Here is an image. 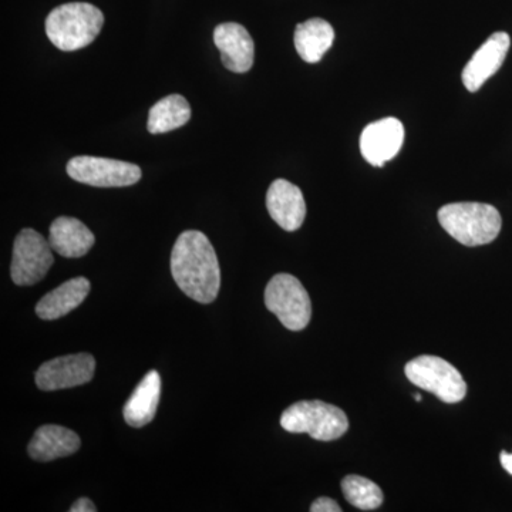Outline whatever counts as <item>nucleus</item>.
I'll return each mask as SVG.
<instances>
[{
    "instance_id": "nucleus-24",
    "label": "nucleus",
    "mask_w": 512,
    "mask_h": 512,
    "mask_svg": "<svg viewBox=\"0 0 512 512\" xmlns=\"http://www.w3.org/2000/svg\"><path fill=\"white\" fill-rule=\"evenodd\" d=\"M414 399H416L417 402H420V400H421L420 394H416V396H414Z\"/></svg>"
},
{
    "instance_id": "nucleus-15",
    "label": "nucleus",
    "mask_w": 512,
    "mask_h": 512,
    "mask_svg": "<svg viewBox=\"0 0 512 512\" xmlns=\"http://www.w3.org/2000/svg\"><path fill=\"white\" fill-rule=\"evenodd\" d=\"M49 242L64 258H82L93 248L96 238L82 221L59 217L50 225Z\"/></svg>"
},
{
    "instance_id": "nucleus-12",
    "label": "nucleus",
    "mask_w": 512,
    "mask_h": 512,
    "mask_svg": "<svg viewBox=\"0 0 512 512\" xmlns=\"http://www.w3.org/2000/svg\"><path fill=\"white\" fill-rule=\"evenodd\" d=\"M214 43L221 52L222 64L229 72L247 73L254 66V40L239 23L218 25L214 30Z\"/></svg>"
},
{
    "instance_id": "nucleus-8",
    "label": "nucleus",
    "mask_w": 512,
    "mask_h": 512,
    "mask_svg": "<svg viewBox=\"0 0 512 512\" xmlns=\"http://www.w3.org/2000/svg\"><path fill=\"white\" fill-rule=\"evenodd\" d=\"M67 174L77 183L99 188L130 187L141 180V168L113 158L79 156L67 163Z\"/></svg>"
},
{
    "instance_id": "nucleus-2",
    "label": "nucleus",
    "mask_w": 512,
    "mask_h": 512,
    "mask_svg": "<svg viewBox=\"0 0 512 512\" xmlns=\"http://www.w3.org/2000/svg\"><path fill=\"white\" fill-rule=\"evenodd\" d=\"M103 25V12L92 3H64L47 16L46 35L57 49L74 52L92 45Z\"/></svg>"
},
{
    "instance_id": "nucleus-19",
    "label": "nucleus",
    "mask_w": 512,
    "mask_h": 512,
    "mask_svg": "<svg viewBox=\"0 0 512 512\" xmlns=\"http://www.w3.org/2000/svg\"><path fill=\"white\" fill-rule=\"evenodd\" d=\"M191 119V107L181 94H170L157 101L148 113L147 128L151 134H164L185 126Z\"/></svg>"
},
{
    "instance_id": "nucleus-6",
    "label": "nucleus",
    "mask_w": 512,
    "mask_h": 512,
    "mask_svg": "<svg viewBox=\"0 0 512 512\" xmlns=\"http://www.w3.org/2000/svg\"><path fill=\"white\" fill-rule=\"evenodd\" d=\"M265 305L286 329L293 332L305 329L311 322V298L295 276L275 275L266 285Z\"/></svg>"
},
{
    "instance_id": "nucleus-21",
    "label": "nucleus",
    "mask_w": 512,
    "mask_h": 512,
    "mask_svg": "<svg viewBox=\"0 0 512 512\" xmlns=\"http://www.w3.org/2000/svg\"><path fill=\"white\" fill-rule=\"evenodd\" d=\"M312 512H340L342 508L329 497H320L311 505Z\"/></svg>"
},
{
    "instance_id": "nucleus-9",
    "label": "nucleus",
    "mask_w": 512,
    "mask_h": 512,
    "mask_svg": "<svg viewBox=\"0 0 512 512\" xmlns=\"http://www.w3.org/2000/svg\"><path fill=\"white\" fill-rule=\"evenodd\" d=\"M96 359L90 353L56 357L43 363L36 372V386L43 392L70 389L92 382Z\"/></svg>"
},
{
    "instance_id": "nucleus-4",
    "label": "nucleus",
    "mask_w": 512,
    "mask_h": 512,
    "mask_svg": "<svg viewBox=\"0 0 512 512\" xmlns=\"http://www.w3.org/2000/svg\"><path fill=\"white\" fill-rule=\"evenodd\" d=\"M281 426L289 433H306L315 440L333 441L349 430V420L346 413L333 404L303 400L282 413Z\"/></svg>"
},
{
    "instance_id": "nucleus-22",
    "label": "nucleus",
    "mask_w": 512,
    "mask_h": 512,
    "mask_svg": "<svg viewBox=\"0 0 512 512\" xmlns=\"http://www.w3.org/2000/svg\"><path fill=\"white\" fill-rule=\"evenodd\" d=\"M97 507L93 504V501H90L89 498L83 497L79 498V500L76 501L70 507V512H96Z\"/></svg>"
},
{
    "instance_id": "nucleus-10",
    "label": "nucleus",
    "mask_w": 512,
    "mask_h": 512,
    "mask_svg": "<svg viewBox=\"0 0 512 512\" xmlns=\"http://www.w3.org/2000/svg\"><path fill=\"white\" fill-rule=\"evenodd\" d=\"M403 143L402 121L387 117L366 126L360 136V151L367 163L383 167L384 163L393 160L399 154Z\"/></svg>"
},
{
    "instance_id": "nucleus-20",
    "label": "nucleus",
    "mask_w": 512,
    "mask_h": 512,
    "mask_svg": "<svg viewBox=\"0 0 512 512\" xmlns=\"http://www.w3.org/2000/svg\"><path fill=\"white\" fill-rule=\"evenodd\" d=\"M342 491L353 507L362 511L377 510L383 504V491L379 485L365 477L348 476L343 478Z\"/></svg>"
},
{
    "instance_id": "nucleus-14",
    "label": "nucleus",
    "mask_w": 512,
    "mask_h": 512,
    "mask_svg": "<svg viewBox=\"0 0 512 512\" xmlns=\"http://www.w3.org/2000/svg\"><path fill=\"white\" fill-rule=\"evenodd\" d=\"M79 434L56 424H45L36 430L30 441L29 456L36 461H53L57 458L72 456L80 448Z\"/></svg>"
},
{
    "instance_id": "nucleus-18",
    "label": "nucleus",
    "mask_w": 512,
    "mask_h": 512,
    "mask_svg": "<svg viewBox=\"0 0 512 512\" xmlns=\"http://www.w3.org/2000/svg\"><path fill=\"white\" fill-rule=\"evenodd\" d=\"M335 40V30L326 20L315 18L296 26V52L306 63H318L328 53Z\"/></svg>"
},
{
    "instance_id": "nucleus-17",
    "label": "nucleus",
    "mask_w": 512,
    "mask_h": 512,
    "mask_svg": "<svg viewBox=\"0 0 512 512\" xmlns=\"http://www.w3.org/2000/svg\"><path fill=\"white\" fill-rule=\"evenodd\" d=\"M89 279L79 276L64 282L59 288L53 289L40 299L36 305V313L40 319L56 320L82 305L90 292Z\"/></svg>"
},
{
    "instance_id": "nucleus-16",
    "label": "nucleus",
    "mask_w": 512,
    "mask_h": 512,
    "mask_svg": "<svg viewBox=\"0 0 512 512\" xmlns=\"http://www.w3.org/2000/svg\"><path fill=\"white\" fill-rule=\"evenodd\" d=\"M161 396V377L150 370L143 377L123 409L124 420L134 429L147 426L156 417Z\"/></svg>"
},
{
    "instance_id": "nucleus-7",
    "label": "nucleus",
    "mask_w": 512,
    "mask_h": 512,
    "mask_svg": "<svg viewBox=\"0 0 512 512\" xmlns=\"http://www.w3.org/2000/svg\"><path fill=\"white\" fill-rule=\"evenodd\" d=\"M52 249L50 242L35 229H22L13 245L12 281L19 286H32L42 281L55 262Z\"/></svg>"
},
{
    "instance_id": "nucleus-13",
    "label": "nucleus",
    "mask_w": 512,
    "mask_h": 512,
    "mask_svg": "<svg viewBox=\"0 0 512 512\" xmlns=\"http://www.w3.org/2000/svg\"><path fill=\"white\" fill-rule=\"evenodd\" d=\"M266 208L272 220L285 231H298L306 217L302 191L289 181L275 180L266 192Z\"/></svg>"
},
{
    "instance_id": "nucleus-5",
    "label": "nucleus",
    "mask_w": 512,
    "mask_h": 512,
    "mask_svg": "<svg viewBox=\"0 0 512 512\" xmlns=\"http://www.w3.org/2000/svg\"><path fill=\"white\" fill-rule=\"evenodd\" d=\"M407 379L439 397L441 402L454 404L464 400L467 384L456 367L441 357L424 355L414 357L404 367Z\"/></svg>"
},
{
    "instance_id": "nucleus-11",
    "label": "nucleus",
    "mask_w": 512,
    "mask_h": 512,
    "mask_svg": "<svg viewBox=\"0 0 512 512\" xmlns=\"http://www.w3.org/2000/svg\"><path fill=\"white\" fill-rule=\"evenodd\" d=\"M510 46L511 39L508 33L497 32L488 37L487 42L474 53L461 74L468 92H478L484 83L501 69Z\"/></svg>"
},
{
    "instance_id": "nucleus-3",
    "label": "nucleus",
    "mask_w": 512,
    "mask_h": 512,
    "mask_svg": "<svg viewBox=\"0 0 512 512\" xmlns=\"http://www.w3.org/2000/svg\"><path fill=\"white\" fill-rule=\"evenodd\" d=\"M441 227L460 244L480 247L500 235L503 220L497 208L481 202H456L439 210Z\"/></svg>"
},
{
    "instance_id": "nucleus-1",
    "label": "nucleus",
    "mask_w": 512,
    "mask_h": 512,
    "mask_svg": "<svg viewBox=\"0 0 512 512\" xmlns=\"http://www.w3.org/2000/svg\"><path fill=\"white\" fill-rule=\"evenodd\" d=\"M171 274L175 284L195 302L217 299L221 288V269L215 249L207 235L185 231L175 241L171 252Z\"/></svg>"
},
{
    "instance_id": "nucleus-23",
    "label": "nucleus",
    "mask_w": 512,
    "mask_h": 512,
    "mask_svg": "<svg viewBox=\"0 0 512 512\" xmlns=\"http://www.w3.org/2000/svg\"><path fill=\"white\" fill-rule=\"evenodd\" d=\"M501 466H503L504 470H507L512 476V454L507 453V451H503V453H501Z\"/></svg>"
}]
</instances>
